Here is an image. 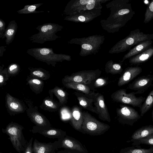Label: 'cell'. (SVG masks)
<instances>
[{
	"label": "cell",
	"instance_id": "6da1fadb",
	"mask_svg": "<svg viewBox=\"0 0 153 153\" xmlns=\"http://www.w3.org/2000/svg\"><path fill=\"white\" fill-rule=\"evenodd\" d=\"M27 53L36 59L55 67L57 62L69 60V56L62 54H56L51 48H33L28 49Z\"/></svg>",
	"mask_w": 153,
	"mask_h": 153
},
{
	"label": "cell",
	"instance_id": "7a4b0ae2",
	"mask_svg": "<svg viewBox=\"0 0 153 153\" xmlns=\"http://www.w3.org/2000/svg\"><path fill=\"white\" fill-rule=\"evenodd\" d=\"M36 28L38 33L29 37V39L33 43L43 44L59 38L56 33L61 31L63 27L58 24L48 23L39 25Z\"/></svg>",
	"mask_w": 153,
	"mask_h": 153
},
{
	"label": "cell",
	"instance_id": "3957f363",
	"mask_svg": "<svg viewBox=\"0 0 153 153\" xmlns=\"http://www.w3.org/2000/svg\"><path fill=\"white\" fill-rule=\"evenodd\" d=\"M24 127L17 123L11 122L5 128H2L3 133L9 137V139L13 147L19 153L24 151L27 142L23 135L22 130Z\"/></svg>",
	"mask_w": 153,
	"mask_h": 153
},
{
	"label": "cell",
	"instance_id": "277c9868",
	"mask_svg": "<svg viewBox=\"0 0 153 153\" xmlns=\"http://www.w3.org/2000/svg\"><path fill=\"white\" fill-rule=\"evenodd\" d=\"M82 113L83 122L81 130L85 133L92 135H99L109 129V125L99 121L88 112L83 111Z\"/></svg>",
	"mask_w": 153,
	"mask_h": 153
},
{
	"label": "cell",
	"instance_id": "5b68a950",
	"mask_svg": "<svg viewBox=\"0 0 153 153\" xmlns=\"http://www.w3.org/2000/svg\"><path fill=\"white\" fill-rule=\"evenodd\" d=\"M153 39V33H145L138 28L131 31L129 35L120 42V51L130 49L141 42Z\"/></svg>",
	"mask_w": 153,
	"mask_h": 153
},
{
	"label": "cell",
	"instance_id": "8992f818",
	"mask_svg": "<svg viewBox=\"0 0 153 153\" xmlns=\"http://www.w3.org/2000/svg\"><path fill=\"white\" fill-rule=\"evenodd\" d=\"M126 90L120 89L113 93L111 97L115 102L131 105L134 107L141 108L146 97L142 96L137 97L135 92L126 93Z\"/></svg>",
	"mask_w": 153,
	"mask_h": 153
},
{
	"label": "cell",
	"instance_id": "52a82bcc",
	"mask_svg": "<svg viewBox=\"0 0 153 153\" xmlns=\"http://www.w3.org/2000/svg\"><path fill=\"white\" fill-rule=\"evenodd\" d=\"M101 71L96 70L84 71L65 76L62 79V83L75 82L88 85L100 76Z\"/></svg>",
	"mask_w": 153,
	"mask_h": 153
},
{
	"label": "cell",
	"instance_id": "ba28073f",
	"mask_svg": "<svg viewBox=\"0 0 153 153\" xmlns=\"http://www.w3.org/2000/svg\"><path fill=\"white\" fill-rule=\"evenodd\" d=\"M118 120L122 124L133 126L141 118L140 115L134 108L128 105H120L116 110Z\"/></svg>",
	"mask_w": 153,
	"mask_h": 153
},
{
	"label": "cell",
	"instance_id": "9c48e42d",
	"mask_svg": "<svg viewBox=\"0 0 153 153\" xmlns=\"http://www.w3.org/2000/svg\"><path fill=\"white\" fill-rule=\"evenodd\" d=\"M25 101L28 106L26 109L27 114L30 120L37 126L44 128L51 127L49 121L39 111L37 107L34 106L30 100Z\"/></svg>",
	"mask_w": 153,
	"mask_h": 153
},
{
	"label": "cell",
	"instance_id": "30bf717a",
	"mask_svg": "<svg viewBox=\"0 0 153 153\" xmlns=\"http://www.w3.org/2000/svg\"><path fill=\"white\" fill-rule=\"evenodd\" d=\"M58 148H64L76 153H88L82 144L76 139L67 135L57 140Z\"/></svg>",
	"mask_w": 153,
	"mask_h": 153
},
{
	"label": "cell",
	"instance_id": "8fae6325",
	"mask_svg": "<svg viewBox=\"0 0 153 153\" xmlns=\"http://www.w3.org/2000/svg\"><path fill=\"white\" fill-rule=\"evenodd\" d=\"M153 85V75L148 74L138 77L128 85L129 89L134 91L135 94H143Z\"/></svg>",
	"mask_w": 153,
	"mask_h": 153
},
{
	"label": "cell",
	"instance_id": "7c38bea8",
	"mask_svg": "<svg viewBox=\"0 0 153 153\" xmlns=\"http://www.w3.org/2000/svg\"><path fill=\"white\" fill-rule=\"evenodd\" d=\"M94 104L101 120L110 122L111 119L107 106L105 102L104 96L99 93L94 95Z\"/></svg>",
	"mask_w": 153,
	"mask_h": 153
},
{
	"label": "cell",
	"instance_id": "4fadbf2b",
	"mask_svg": "<svg viewBox=\"0 0 153 153\" xmlns=\"http://www.w3.org/2000/svg\"><path fill=\"white\" fill-rule=\"evenodd\" d=\"M6 106L8 112L12 115L22 113L26 109L24 104L8 93L5 97Z\"/></svg>",
	"mask_w": 153,
	"mask_h": 153
},
{
	"label": "cell",
	"instance_id": "5bb4252c",
	"mask_svg": "<svg viewBox=\"0 0 153 153\" xmlns=\"http://www.w3.org/2000/svg\"><path fill=\"white\" fill-rule=\"evenodd\" d=\"M33 133H38L45 137L50 138H57L58 139L66 135V132L62 130L52 128H44L36 126L33 127L30 130Z\"/></svg>",
	"mask_w": 153,
	"mask_h": 153
},
{
	"label": "cell",
	"instance_id": "9a60e30c",
	"mask_svg": "<svg viewBox=\"0 0 153 153\" xmlns=\"http://www.w3.org/2000/svg\"><path fill=\"white\" fill-rule=\"evenodd\" d=\"M142 71V68L138 66L126 68L120 77L117 85L120 87L128 84L139 75Z\"/></svg>",
	"mask_w": 153,
	"mask_h": 153
},
{
	"label": "cell",
	"instance_id": "2e32d148",
	"mask_svg": "<svg viewBox=\"0 0 153 153\" xmlns=\"http://www.w3.org/2000/svg\"><path fill=\"white\" fill-rule=\"evenodd\" d=\"M58 149L57 141L45 143L40 142L36 139L32 146L33 153H55Z\"/></svg>",
	"mask_w": 153,
	"mask_h": 153
},
{
	"label": "cell",
	"instance_id": "e0dca14e",
	"mask_svg": "<svg viewBox=\"0 0 153 153\" xmlns=\"http://www.w3.org/2000/svg\"><path fill=\"white\" fill-rule=\"evenodd\" d=\"M94 93L92 95H88L79 92L74 93L81 105L85 109L97 114L95 107L93 106L94 95Z\"/></svg>",
	"mask_w": 153,
	"mask_h": 153
},
{
	"label": "cell",
	"instance_id": "ac0fdd59",
	"mask_svg": "<svg viewBox=\"0 0 153 153\" xmlns=\"http://www.w3.org/2000/svg\"><path fill=\"white\" fill-rule=\"evenodd\" d=\"M152 40H148L141 42L135 46L124 56L121 62L126 59H129L149 49L152 47Z\"/></svg>",
	"mask_w": 153,
	"mask_h": 153
},
{
	"label": "cell",
	"instance_id": "d6986e66",
	"mask_svg": "<svg viewBox=\"0 0 153 153\" xmlns=\"http://www.w3.org/2000/svg\"><path fill=\"white\" fill-rule=\"evenodd\" d=\"M71 121L73 128L77 131L81 130L83 122L82 112L77 106L73 107L71 111Z\"/></svg>",
	"mask_w": 153,
	"mask_h": 153
},
{
	"label": "cell",
	"instance_id": "ffe728a7",
	"mask_svg": "<svg viewBox=\"0 0 153 153\" xmlns=\"http://www.w3.org/2000/svg\"><path fill=\"white\" fill-rule=\"evenodd\" d=\"M153 56V46L144 51L129 59V62L134 65H139L149 60Z\"/></svg>",
	"mask_w": 153,
	"mask_h": 153
},
{
	"label": "cell",
	"instance_id": "44dd1931",
	"mask_svg": "<svg viewBox=\"0 0 153 153\" xmlns=\"http://www.w3.org/2000/svg\"><path fill=\"white\" fill-rule=\"evenodd\" d=\"M153 134V125L143 126L135 131L131 137V140L127 142H133L142 139Z\"/></svg>",
	"mask_w": 153,
	"mask_h": 153
},
{
	"label": "cell",
	"instance_id": "7402d4cb",
	"mask_svg": "<svg viewBox=\"0 0 153 153\" xmlns=\"http://www.w3.org/2000/svg\"><path fill=\"white\" fill-rule=\"evenodd\" d=\"M18 28L17 23L15 20L10 21L6 29L2 39L6 38L5 42L9 45L13 41Z\"/></svg>",
	"mask_w": 153,
	"mask_h": 153
},
{
	"label": "cell",
	"instance_id": "603a6c76",
	"mask_svg": "<svg viewBox=\"0 0 153 153\" xmlns=\"http://www.w3.org/2000/svg\"><path fill=\"white\" fill-rule=\"evenodd\" d=\"M63 84L67 88L78 91L86 94L92 95L95 93L87 85L83 83L70 82Z\"/></svg>",
	"mask_w": 153,
	"mask_h": 153
},
{
	"label": "cell",
	"instance_id": "cb8c5ba5",
	"mask_svg": "<svg viewBox=\"0 0 153 153\" xmlns=\"http://www.w3.org/2000/svg\"><path fill=\"white\" fill-rule=\"evenodd\" d=\"M26 80L30 89L35 93L39 94L42 91L44 86L42 80L28 76Z\"/></svg>",
	"mask_w": 153,
	"mask_h": 153
},
{
	"label": "cell",
	"instance_id": "d4e9b609",
	"mask_svg": "<svg viewBox=\"0 0 153 153\" xmlns=\"http://www.w3.org/2000/svg\"><path fill=\"white\" fill-rule=\"evenodd\" d=\"M30 71V77L39 79L42 80H47L50 76L49 72L42 68H28Z\"/></svg>",
	"mask_w": 153,
	"mask_h": 153
},
{
	"label": "cell",
	"instance_id": "484cf974",
	"mask_svg": "<svg viewBox=\"0 0 153 153\" xmlns=\"http://www.w3.org/2000/svg\"><path fill=\"white\" fill-rule=\"evenodd\" d=\"M61 105L53 100L52 97H47L43 100L40 107L43 109L49 111H57Z\"/></svg>",
	"mask_w": 153,
	"mask_h": 153
},
{
	"label": "cell",
	"instance_id": "4316f807",
	"mask_svg": "<svg viewBox=\"0 0 153 153\" xmlns=\"http://www.w3.org/2000/svg\"><path fill=\"white\" fill-rule=\"evenodd\" d=\"M50 94H54L59 100V103L61 106L66 103L67 101V93L61 88L56 86L49 91Z\"/></svg>",
	"mask_w": 153,
	"mask_h": 153
},
{
	"label": "cell",
	"instance_id": "83f0119b",
	"mask_svg": "<svg viewBox=\"0 0 153 153\" xmlns=\"http://www.w3.org/2000/svg\"><path fill=\"white\" fill-rule=\"evenodd\" d=\"M119 153H153V146L146 149L139 145L133 146L122 149Z\"/></svg>",
	"mask_w": 153,
	"mask_h": 153
},
{
	"label": "cell",
	"instance_id": "f1b7e54d",
	"mask_svg": "<svg viewBox=\"0 0 153 153\" xmlns=\"http://www.w3.org/2000/svg\"><path fill=\"white\" fill-rule=\"evenodd\" d=\"M153 106V89L150 92L140 108V115L143 116Z\"/></svg>",
	"mask_w": 153,
	"mask_h": 153
},
{
	"label": "cell",
	"instance_id": "f546056e",
	"mask_svg": "<svg viewBox=\"0 0 153 153\" xmlns=\"http://www.w3.org/2000/svg\"><path fill=\"white\" fill-rule=\"evenodd\" d=\"M43 3H39L32 5H26L24 8L17 11L19 14H28L38 13L44 12V11H37L36 10L43 4Z\"/></svg>",
	"mask_w": 153,
	"mask_h": 153
},
{
	"label": "cell",
	"instance_id": "4dcf8cb0",
	"mask_svg": "<svg viewBox=\"0 0 153 153\" xmlns=\"http://www.w3.org/2000/svg\"><path fill=\"white\" fill-rule=\"evenodd\" d=\"M105 71L112 74H120L123 71L121 65L119 64L109 63L106 66Z\"/></svg>",
	"mask_w": 153,
	"mask_h": 153
},
{
	"label": "cell",
	"instance_id": "1f68e13d",
	"mask_svg": "<svg viewBox=\"0 0 153 153\" xmlns=\"http://www.w3.org/2000/svg\"><path fill=\"white\" fill-rule=\"evenodd\" d=\"M143 22L147 23L153 19V0L148 5L145 13Z\"/></svg>",
	"mask_w": 153,
	"mask_h": 153
},
{
	"label": "cell",
	"instance_id": "d6a6232c",
	"mask_svg": "<svg viewBox=\"0 0 153 153\" xmlns=\"http://www.w3.org/2000/svg\"><path fill=\"white\" fill-rule=\"evenodd\" d=\"M140 144L147 145L153 146V134L142 139L137 140L133 142V146L139 145Z\"/></svg>",
	"mask_w": 153,
	"mask_h": 153
},
{
	"label": "cell",
	"instance_id": "836d02e7",
	"mask_svg": "<svg viewBox=\"0 0 153 153\" xmlns=\"http://www.w3.org/2000/svg\"><path fill=\"white\" fill-rule=\"evenodd\" d=\"M4 65L0 66V87H2L5 85L6 82L7 81L9 77L7 71V68L3 69Z\"/></svg>",
	"mask_w": 153,
	"mask_h": 153
},
{
	"label": "cell",
	"instance_id": "e575fe53",
	"mask_svg": "<svg viewBox=\"0 0 153 153\" xmlns=\"http://www.w3.org/2000/svg\"><path fill=\"white\" fill-rule=\"evenodd\" d=\"M7 71L9 77L17 74L20 71V68L19 65L16 63H12L8 66Z\"/></svg>",
	"mask_w": 153,
	"mask_h": 153
},
{
	"label": "cell",
	"instance_id": "d590c367",
	"mask_svg": "<svg viewBox=\"0 0 153 153\" xmlns=\"http://www.w3.org/2000/svg\"><path fill=\"white\" fill-rule=\"evenodd\" d=\"M107 81L103 78H98L95 81L94 85L95 88L100 87L106 85L107 83Z\"/></svg>",
	"mask_w": 153,
	"mask_h": 153
},
{
	"label": "cell",
	"instance_id": "8d00e7d4",
	"mask_svg": "<svg viewBox=\"0 0 153 153\" xmlns=\"http://www.w3.org/2000/svg\"><path fill=\"white\" fill-rule=\"evenodd\" d=\"M33 137H32L27 142L25 149L22 153H33L32 149Z\"/></svg>",
	"mask_w": 153,
	"mask_h": 153
},
{
	"label": "cell",
	"instance_id": "74e56055",
	"mask_svg": "<svg viewBox=\"0 0 153 153\" xmlns=\"http://www.w3.org/2000/svg\"><path fill=\"white\" fill-rule=\"evenodd\" d=\"M6 24L5 22L2 19H0V38H2L5 31Z\"/></svg>",
	"mask_w": 153,
	"mask_h": 153
},
{
	"label": "cell",
	"instance_id": "f35d334b",
	"mask_svg": "<svg viewBox=\"0 0 153 153\" xmlns=\"http://www.w3.org/2000/svg\"><path fill=\"white\" fill-rule=\"evenodd\" d=\"M82 48L88 50H91L92 49V47L90 45L87 44H83L82 45Z\"/></svg>",
	"mask_w": 153,
	"mask_h": 153
},
{
	"label": "cell",
	"instance_id": "ab89813d",
	"mask_svg": "<svg viewBox=\"0 0 153 153\" xmlns=\"http://www.w3.org/2000/svg\"><path fill=\"white\" fill-rule=\"evenodd\" d=\"M56 153H76L74 152L71 150L65 149L64 150H61L58 151Z\"/></svg>",
	"mask_w": 153,
	"mask_h": 153
},
{
	"label": "cell",
	"instance_id": "60d3db41",
	"mask_svg": "<svg viewBox=\"0 0 153 153\" xmlns=\"http://www.w3.org/2000/svg\"><path fill=\"white\" fill-rule=\"evenodd\" d=\"M6 50L5 46H1L0 47V57L3 56L4 52Z\"/></svg>",
	"mask_w": 153,
	"mask_h": 153
},
{
	"label": "cell",
	"instance_id": "b9f144b4",
	"mask_svg": "<svg viewBox=\"0 0 153 153\" xmlns=\"http://www.w3.org/2000/svg\"><path fill=\"white\" fill-rule=\"evenodd\" d=\"M78 20L81 22H84L85 21V18L82 16H79L78 18Z\"/></svg>",
	"mask_w": 153,
	"mask_h": 153
},
{
	"label": "cell",
	"instance_id": "7bdbcfd3",
	"mask_svg": "<svg viewBox=\"0 0 153 153\" xmlns=\"http://www.w3.org/2000/svg\"><path fill=\"white\" fill-rule=\"evenodd\" d=\"M152 120L153 121V109L152 113Z\"/></svg>",
	"mask_w": 153,
	"mask_h": 153
},
{
	"label": "cell",
	"instance_id": "ee69618b",
	"mask_svg": "<svg viewBox=\"0 0 153 153\" xmlns=\"http://www.w3.org/2000/svg\"><path fill=\"white\" fill-rule=\"evenodd\" d=\"M0 153H3L0 152Z\"/></svg>",
	"mask_w": 153,
	"mask_h": 153
}]
</instances>
